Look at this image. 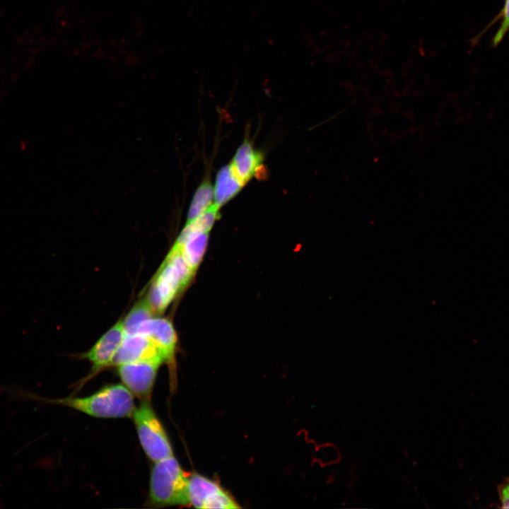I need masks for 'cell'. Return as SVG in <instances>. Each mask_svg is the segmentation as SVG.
<instances>
[{"label": "cell", "instance_id": "6da1fadb", "mask_svg": "<svg viewBox=\"0 0 509 509\" xmlns=\"http://www.w3.org/2000/svg\"><path fill=\"white\" fill-rule=\"evenodd\" d=\"M194 275L180 250L172 247L153 278L147 296L153 313H162Z\"/></svg>", "mask_w": 509, "mask_h": 509}, {"label": "cell", "instance_id": "7a4b0ae2", "mask_svg": "<svg viewBox=\"0 0 509 509\" xmlns=\"http://www.w3.org/2000/svg\"><path fill=\"white\" fill-rule=\"evenodd\" d=\"M154 463L149 481L151 503L163 507L189 505V476L174 455Z\"/></svg>", "mask_w": 509, "mask_h": 509}, {"label": "cell", "instance_id": "3957f363", "mask_svg": "<svg viewBox=\"0 0 509 509\" xmlns=\"http://www.w3.org/2000/svg\"><path fill=\"white\" fill-rule=\"evenodd\" d=\"M58 402L89 416L103 419L129 417L136 409L133 394L120 384L106 385L88 397H68Z\"/></svg>", "mask_w": 509, "mask_h": 509}, {"label": "cell", "instance_id": "277c9868", "mask_svg": "<svg viewBox=\"0 0 509 509\" xmlns=\"http://www.w3.org/2000/svg\"><path fill=\"white\" fill-rule=\"evenodd\" d=\"M131 416L140 444L151 461L156 462L173 456L166 431L151 407L149 399L142 400Z\"/></svg>", "mask_w": 509, "mask_h": 509}, {"label": "cell", "instance_id": "5b68a950", "mask_svg": "<svg viewBox=\"0 0 509 509\" xmlns=\"http://www.w3.org/2000/svg\"><path fill=\"white\" fill-rule=\"evenodd\" d=\"M189 503L197 508H239L240 506L218 484L199 474L188 477Z\"/></svg>", "mask_w": 509, "mask_h": 509}, {"label": "cell", "instance_id": "8992f818", "mask_svg": "<svg viewBox=\"0 0 509 509\" xmlns=\"http://www.w3.org/2000/svg\"><path fill=\"white\" fill-rule=\"evenodd\" d=\"M163 363L142 361L117 365V373L124 385L134 395L149 399L159 367Z\"/></svg>", "mask_w": 509, "mask_h": 509}, {"label": "cell", "instance_id": "52a82bcc", "mask_svg": "<svg viewBox=\"0 0 509 509\" xmlns=\"http://www.w3.org/2000/svg\"><path fill=\"white\" fill-rule=\"evenodd\" d=\"M148 337L163 352L170 368L171 386L175 382V353L177 337L170 320L151 317L139 327L137 332Z\"/></svg>", "mask_w": 509, "mask_h": 509}, {"label": "cell", "instance_id": "ba28073f", "mask_svg": "<svg viewBox=\"0 0 509 509\" xmlns=\"http://www.w3.org/2000/svg\"><path fill=\"white\" fill-rule=\"evenodd\" d=\"M142 361L165 363L163 352L148 337L140 333L125 334L112 365Z\"/></svg>", "mask_w": 509, "mask_h": 509}, {"label": "cell", "instance_id": "9c48e42d", "mask_svg": "<svg viewBox=\"0 0 509 509\" xmlns=\"http://www.w3.org/2000/svg\"><path fill=\"white\" fill-rule=\"evenodd\" d=\"M125 336L124 323L118 321L82 356L92 364L89 377L112 365L113 358Z\"/></svg>", "mask_w": 509, "mask_h": 509}, {"label": "cell", "instance_id": "30bf717a", "mask_svg": "<svg viewBox=\"0 0 509 509\" xmlns=\"http://www.w3.org/2000/svg\"><path fill=\"white\" fill-rule=\"evenodd\" d=\"M209 232L182 230L172 247L180 250L184 259L196 273L205 253Z\"/></svg>", "mask_w": 509, "mask_h": 509}, {"label": "cell", "instance_id": "8fae6325", "mask_svg": "<svg viewBox=\"0 0 509 509\" xmlns=\"http://www.w3.org/2000/svg\"><path fill=\"white\" fill-rule=\"evenodd\" d=\"M262 160L261 153L257 151L248 140H245L237 150L230 165L235 175L245 185L255 175Z\"/></svg>", "mask_w": 509, "mask_h": 509}, {"label": "cell", "instance_id": "7c38bea8", "mask_svg": "<svg viewBox=\"0 0 509 509\" xmlns=\"http://www.w3.org/2000/svg\"><path fill=\"white\" fill-rule=\"evenodd\" d=\"M243 186L235 175L231 165H225L216 175L213 188L214 204L220 208L235 197Z\"/></svg>", "mask_w": 509, "mask_h": 509}, {"label": "cell", "instance_id": "4fadbf2b", "mask_svg": "<svg viewBox=\"0 0 509 509\" xmlns=\"http://www.w3.org/2000/svg\"><path fill=\"white\" fill-rule=\"evenodd\" d=\"M214 199L213 188L209 180L203 182L195 192L187 213L186 224L205 211Z\"/></svg>", "mask_w": 509, "mask_h": 509}, {"label": "cell", "instance_id": "5bb4252c", "mask_svg": "<svg viewBox=\"0 0 509 509\" xmlns=\"http://www.w3.org/2000/svg\"><path fill=\"white\" fill-rule=\"evenodd\" d=\"M153 314L147 300H140L133 307L123 322L125 334H136L141 324L153 317Z\"/></svg>", "mask_w": 509, "mask_h": 509}, {"label": "cell", "instance_id": "9a60e30c", "mask_svg": "<svg viewBox=\"0 0 509 509\" xmlns=\"http://www.w3.org/2000/svg\"><path fill=\"white\" fill-rule=\"evenodd\" d=\"M219 218V207L213 204L194 220L185 224L183 229L188 231L210 232L215 221Z\"/></svg>", "mask_w": 509, "mask_h": 509}, {"label": "cell", "instance_id": "2e32d148", "mask_svg": "<svg viewBox=\"0 0 509 509\" xmlns=\"http://www.w3.org/2000/svg\"><path fill=\"white\" fill-rule=\"evenodd\" d=\"M509 30V0H506L504 6V8L503 11V21L501 22V24L499 27L498 30L496 33L493 40V45L494 46H496L498 45L503 38L505 37V34Z\"/></svg>", "mask_w": 509, "mask_h": 509}, {"label": "cell", "instance_id": "e0dca14e", "mask_svg": "<svg viewBox=\"0 0 509 509\" xmlns=\"http://www.w3.org/2000/svg\"><path fill=\"white\" fill-rule=\"evenodd\" d=\"M501 508H509V477L505 478L497 487Z\"/></svg>", "mask_w": 509, "mask_h": 509}]
</instances>
